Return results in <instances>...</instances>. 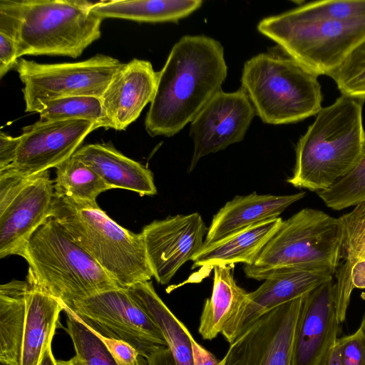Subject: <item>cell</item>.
Listing matches in <instances>:
<instances>
[{
  "mask_svg": "<svg viewBox=\"0 0 365 365\" xmlns=\"http://www.w3.org/2000/svg\"><path fill=\"white\" fill-rule=\"evenodd\" d=\"M63 306L94 333L130 344L145 359L167 346L160 328L126 289L106 290Z\"/></svg>",
  "mask_w": 365,
  "mask_h": 365,
  "instance_id": "cell-11",
  "label": "cell"
},
{
  "mask_svg": "<svg viewBox=\"0 0 365 365\" xmlns=\"http://www.w3.org/2000/svg\"><path fill=\"white\" fill-rule=\"evenodd\" d=\"M255 114L242 88L235 92H217L191 122L194 150L189 172L202 157L242 141Z\"/></svg>",
  "mask_w": 365,
  "mask_h": 365,
  "instance_id": "cell-16",
  "label": "cell"
},
{
  "mask_svg": "<svg viewBox=\"0 0 365 365\" xmlns=\"http://www.w3.org/2000/svg\"><path fill=\"white\" fill-rule=\"evenodd\" d=\"M364 103L341 94L322 108L296 145L295 165L288 183L318 192L355 168L365 151Z\"/></svg>",
  "mask_w": 365,
  "mask_h": 365,
  "instance_id": "cell-2",
  "label": "cell"
},
{
  "mask_svg": "<svg viewBox=\"0 0 365 365\" xmlns=\"http://www.w3.org/2000/svg\"><path fill=\"white\" fill-rule=\"evenodd\" d=\"M257 29L318 76H329L365 40V20L316 14L304 4L263 19Z\"/></svg>",
  "mask_w": 365,
  "mask_h": 365,
  "instance_id": "cell-5",
  "label": "cell"
},
{
  "mask_svg": "<svg viewBox=\"0 0 365 365\" xmlns=\"http://www.w3.org/2000/svg\"><path fill=\"white\" fill-rule=\"evenodd\" d=\"M328 269H292L272 276L254 292H248L245 307L221 334L232 343L259 317L273 309L305 296L332 278Z\"/></svg>",
  "mask_w": 365,
  "mask_h": 365,
  "instance_id": "cell-18",
  "label": "cell"
},
{
  "mask_svg": "<svg viewBox=\"0 0 365 365\" xmlns=\"http://www.w3.org/2000/svg\"><path fill=\"white\" fill-rule=\"evenodd\" d=\"M63 311L61 302L28 272L25 281L0 286V361L4 365H37L52 343Z\"/></svg>",
  "mask_w": 365,
  "mask_h": 365,
  "instance_id": "cell-8",
  "label": "cell"
},
{
  "mask_svg": "<svg viewBox=\"0 0 365 365\" xmlns=\"http://www.w3.org/2000/svg\"><path fill=\"white\" fill-rule=\"evenodd\" d=\"M207 230L198 212L154 220L143 228L148 264L159 284L169 283L185 262L192 260L203 246Z\"/></svg>",
  "mask_w": 365,
  "mask_h": 365,
  "instance_id": "cell-14",
  "label": "cell"
},
{
  "mask_svg": "<svg viewBox=\"0 0 365 365\" xmlns=\"http://www.w3.org/2000/svg\"><path fill=\"white\" fill-rule=\"evenodd\" d=\"M96 334L103 343L112 356L120 364L148 365L146 359L142 357L130 344L120 339Z\"/></svg>",
  "mask_w": 365,
  "mask_h": 365,
  "instance_id": "cell-33",
  "label": "cell"
},
{
  "mask_svg": "<svg viewBox=\"0 0 365 365\" xmlns=\"http://www.w3.org/2000/svg\"><path fill=\"white\" fill-rule=\"evenodd\" d=\"M304 297L283 304L256 320L230 344L222 359V365H291Z\"/></svg>",
  "mask_w": 365,
  "mask_h": 365,
  "instance_id": "cell-13",
  "label": "cell"
},
{
  "mask_svg": "<svg viewBox=\"0 0 365 365\" xmlns=\"http://www.w3.org/2000/svg\"><path fill=\"white\" fill-rule=\"evenodd\" d=\"M37 365H58L52 351V343L46 347Z\"/></svg>",
  "mask_w": 365,
  "mask_h": 365,
  "instance_id": "cell-38",
  "label": "cell"
},
{
  "mask_svg": "<svg viewBox=\"0 0 365 365\" xmlns=\"http://www.w3.org/2000/svg\"><path fill=\"white\" fill-rule=\"evenodd\" d=\"M2 365H4V364H2Z\"/></svg>",
  "mask_w": 365,
  "mask_h": 365,
  "instance_id": "cell-42",
  "label": "cell"
},
{
  "mask_svg": "<svg viewBox=\"0 0 365 365\" xmlns=\"http://www.w3.org/2000/svg\"><path fill=\"white\" fill-rule=\"evenodd\" d=\"M227 73L219 41L203 35L182 37L158 72L145 120L148 133L171 137L180 131L221 90Z\"/></svg>",
  "mask_w": 365,
  "mask_h": 365,
  "instance_id": "cell-1",
  "label": "cell"
},
{
  "mask_svg": "<svg viewBox=\"0 0 365 365\" xmlns=\"http://www.w3.org/2000/svg\"><path fill=\"white\" fill-rule=\"evenodd\" d=\"M317 195L327 207L334 210L356 206L365 201V151L351 172Z\"/></svg>",
  "mask_w": 365,
  "mask_h": 365,
  "instance_id": "cell-30",
  "label": "cell"
},
{
  "mask_svg": "<svg viewBox=\"0 0 365 365\" xmlns=\"http://www.w3.org/2000/svg\"><path fill=\"white\" fill-rule=\"evenodd\" d=\"M39 120H85L108 129L101 98L68 96L48 102L38 111Z\"/></svg>",
  "mask_w": 365,
  "mask_h": 365,
  "instance_id": "cell-27",
  "label": "cell"
},
{
  "mask_svg": "<svg viewBox=\"0 0 365 365\" xmlns=\"http://www.w3.org/2000/svg\"><path fill=\"white\" fill-rule=\"evenodd\" d=\"M341 95L365 101V40L330 76Z\"/></svg>",
  "mask_w": 365,
  "mask_h": 365,
  "instance_id": "cell-31",
  "label": "cell"
},
{
  "mask_svg": "<svg viewBox=\"0 0 365 365\" xmlns=\"http://www.w3.org/2000/svg\"><path fill=\"white\" fill-rule=\"evenodd\" d=\"M202 3L201 0H109L96 1L92 11L102 19L177 22L197 10Z\"/></svg>",
  "mask_w": 365,
  "mask_h": 365,
  "instance_id": "cell-25",
  "label": "cell"
},
{
  "mask_svg": "<svg viewBox=\"0 0 365 365\" xmlns=\"http://www.w3.org/2000/svg\"><path fill=\"white\" fill-rule=\"evenodd\" d=\"M242 88L255 113L268 124L297 123L322 109L318 76L286 53H260L243 66Z\"/></svg>",
  "mask_w": 365,
  "mask_h": 365,
  "instance_id": "cell-6",
  "label": "cell"
},
{
  "mask_svg": "<svg viewBox=\"0 0 365 365\" xmlns=\"http://www.w3.org/2000/svg\"><path fill=\"white\" fill-rule=\"evenodd\" d=\"M351 282L354 288L365 289V259L359 260L354 264Z\"/></svg>",
  "mask_w": 365,
  "mask_h": 365,
  "instance_id": "cell-37",
  "label": "cell"
},
{
  "mask_svg": "<svg viewBox=\"0 0 365 365\" xmlns=\"http://www.w3.org/2000/svg\"><path fill=\"white\" fill-rule=\"evenodd\" d=\"M282 219H271L235 232L218 241L203 245L192 259V269L255 262L280 227Z\"/></svg>",
  "mask_w": 365,
  "mask_h": 365,
  "instance_id": "cell-22",
  "label": "cell"
},
{
  "mask_svg": "<svg viewBox=\"0 0 365 365\" xmlns=\"http://www.w3.org/2000/svg\"><path fill=\"white\" fill-rule=\"evenodd\" d=\"M55 193L75 202L97 205V197L111 188L87 165L72 156L56 168Z\"/></svg>",
  "mask_w": 365,
  "mask_h": 365,
  "instance_id": "cell-26",
  "label": "cell"
},
{
  "mask_svg": "<svg viewBox=\"0 0 365 365\" xmlns=\"http://www.w3.org/2000/svg\"><path fill=\"white\" fill-rule=\"evenodd\" d=\"M98 128L85 120H38L23 128L16 159L9 168L26 177L56 168L71 158L86 136Z\"/></svg>",
  "mask_w": 365,
  "mask_h": 365,
  "instance_id": "cell-15",
  "label": "cell"
},
{
  "mask_svg": "<svg viewBox=\"0 0 365 365\" xmlns=\"http://www.w3.org/2000/svg\"><path fill=\"white\" fill-rule=\"evenodd\" d=\"M234 265L215 267L212 294L205 299L200 317L198 332L205 340H212L239 314L248 292L236 282Z\"/></svg>",
  "mask_w": 365,
  "mask_h": 365,
  "instance_id": "cell-23",
  "label": "cell"
},
{
  "mask_svg": "<svg viewBox=\"0 0 365 365\" xmlns=\"http://www.w3.org/2000/svg\"><path fill=\"white\" fill-rule=\"evenodd\" d=\"M339 324L332 277L304 297L291 365H322L336 344Z\"/></svg>",
  "mask_w": 365,
  "mask_h": 365,
  "instance_id": "cell-17",
  "label": "cell"
},
{
  "mask_svg": "<svg viewBox=\"0 0 365 365\" xmlns=\"http://www.w3.org/2000/svg\"><path fill=\"white\" fill-rule=\"evenodd\" d=\"M359 328L361 329V331L365 334V312H364V314L363 316V318H362V320H361V325H360Z\"/></svg>",
  "mask_w": 365,
  "mask_h": 365,
  "instance_id": "cell-41",
  "label": "cell"
},
{
  "mask_svg": "<svg viewBox=\"0 0 365 365\" xmlns=\"http://www.w3.org/2000/svg\"><path fill=\"white\" fill-rule=\"evenodd\" d=\"M304 192L292 195H258L255 192L235 196L213 216L203 245L218 241L235 232L271 219L279 217L289 205L305 196Z\"/></svg>",
  "mask_w": 365,
  "mask_h": 365,
  "instance_id": "cell-20",
  "label": "cell"
},
{
  "mask_svg": "<svg viewBox=\"0 0 365 365\" xmlns=\"http://www.w3.org/2000/svg\"><path fill=\"white\" fill-rule=\"evenodd\" d=\"M158 72L146 60L133 58L113 77L101 98L108 128L124 130L151 103Z\"/></svg>",
  "mask_w": 365,
  "mask_h": 365,
  "instance_id": "cell-19",
  "label": "cell"
},
{
  "mask_svg": "<svg viewBox=\"0 0 365 365\" xmlns=\"http://www.w3.org/2000/svg\"><path fill=\"white\" fill-rule=\"evenodd\" d=\"M322 365H341L336 345H335Z\"/></svg>",
  "mask_w": 365,
  "mask_h": 365,
  "instance_id": "cell-39",
  "label": "cell"
},
{
  "mask_svg": "<svg viewBox=\"0 0 365 365\" xmlns=\"http://www.w3.org/2000/svg\"><path fill=\"white\" fill-rule=\"evenodd\" d=\"M124 63L95 55L78 62L41 63L20 58L14 67L24 85L25 111L38 113L49 101L68 96L101 98Z\"/></svg>",
  "mask_w": 365,
  "mask_h": 365,
  "instance_id": "cell-10",
  "label": "cell"
},
{
  "mask_svg": "<svg viewBox=\"0 0 365 365\" xmlns=\"http://www.w3.org/2000/svg\"><path fill=\"white\" fill-rule=\"evenodd\" d=\"M19 256L41 289L63 305L120 288L51 216L32 234Z\"/></svg>",
  "mask_w": 365,
  "mask_h": 365,
  "instance_id": "cell-4",
  "label": "cell"
},
{
  "mask_svg": "<svg viewBox=\"0 0 365 365\" xmlns=\"http://www.w3.org/2000/svg\"><path fill=\"white\" fill-rule=\"evenodd\" d=\"M54 193L48 170L29 177L11 168L0 170V258L20 255L50 217Z\"/></svg>",
  "mask_w": 365,
  "mask_h": 365,
  "instance_id": "cell-12",
  "label": "cell"
},
{
  "mask_svg": "<svg viewBox=\"0 0 365 365\" xmlns=\"http://www.w3.org/2000/svg\"><path fill=\"white\" fill-rule=\"evenodd\" d=\"M339 219L343 226L341 257L344 262L337 267L336 272L351 278L354 264L365 259V201Z\"/></svg>",
  "mask_w": 365,
  "mask_h": 365,
  "instance_id": "cell-29",
  "label": "cell"
},
{
  "mask_svg": "<svg viewBox=\"0 0 365 365\" xmlns=\"http://www.w3.org/2000/svg\"><path fill=\"white\" fill-rule=\"evenodd\" d=\"M73 156L89 166L111 189H125L141 196L157 194L153 173L110 143L84 145Z\"/></svg>",
  "mask_w": 365,
  "mask_h": 365,
  "instance_id": "cell-21",
  "label": "cell"
},
{
  "mask_svg": "<svg viewBox=\"0 0 365 365\" xmlns=\"http://www.w3.org/2000/svg\"><path fill=\"white\" fill-rule=\"evenodd\" d=\"M50 216L110 275L120 289L153 277L140 233L116 223L98 205L54 193Z\"/></svg>",
  "mask_w": 365,
  "mask_h": 365,
  "instance_id": "cell-3",
  "label": "cell"
},
{
  "mask_svg": "<svg viewBox=\"0 0 365 365\" xmlns=\"http://www.w3.org/2000/svg\"><path fill=\"white\" fill-rule=\"evenodd\" d=\"M341 365H365V334L359 328L336 341Z\"/></svg>",
  "mask_w": 365,
  "mask_h": 365,
  "instance_id": "cell-32",
  "label": "cell"
},
{
  "mask_svg": "<svg viewBox=\"0 0 365 365\" xmlns=\"http://www.w3.org/2000/svg\"><path fill=\"white\" fill-rule=\"evenodd\" d=\"M146 361L148 365H175L170 351L167 346H161L156 349Z\"/></svg>",
  "mask_w": 365,
  "mask_h": 365,
  "instance_id": "cell-36",
  "label": "cell"
},
{
  "mask_svg": "<svg viewBox=\"0 0 365 365\" xmlns=\"http://www.w3.org/2000/svg\"><path fill=\"white\" fill-rule=\"evenodd\" d=\"M66 316V332L75 350L77 365H121L112 356L96 334L69 311Z\"/></svg>",
  "mask_w": 365,
  "mask_h": 365,
  "instance_id": "cell-28",
  "label": "cell"
},
{
  "mask_svg": "<svg viewBox=\"0 0 365 365\" xmlns=\"http://www.w3.org/2000/svg\"><path fill=\"white\" fill-rule=\"evenodd\" d=\"M58 365H77L74 357L66 361L60 360L58 361Z\"/></svg>",
  "mask_w": 365,
  "mask_h": 365,
  "instance_id": "cell-40",
  "label": "cell"
},
{
  "mask_svg": "<svg viewBox=\"0 0 365 365\" xmlns=\"http://www.w3.org/2000/svg\"><path fill=\"white\" fill-rule=\"evenodd\" d=\"M21 137H13L1 131L0 133V170L13 165L16 157Z\"/></svg>",
  "mask_w": 365,
  "mask_h": 365,
  "instance_id": "cell-34",
  "label": "cell"
},
{
  "mask_svg": "<svg viewBox=\"0 0 365 365\" xmlns=\"http://www.w3.org/2000/svg\"><path fill=\"white\" fill-rule=\"evenodd\" d=\"M343 226L339 218L304 208L283 220L254 263L245 264L247 278L264 280L292 269L336 272L341 258Z\"/></svg>",
  "mask_w": 365,
  "mask_h": 365,
  "instance_id": "cell-7",
  "label": "cell"
},
{
  "mask_svg": "<svg viewBox=\"0 0 365 365\" xmlns=\"http://www.w3.org/2000/svg\"><path fill=\"white\" fill-rule=\"evenodd\" d=\"M126 290L161 330L175 365H193L192 334L158 296L152 282H140Z\"/></svg>",
  "mask_w": 365,
  "mask_h": 365,
  "instance_id": "cell-24",
  "label": "cell"
},
{
  "mask_svg": "<svg viewBox=\"0 0 365 365\" xmlns=\"http://www.w3.org/2000/svg\"><path fill=\"white\" fill-rule=\"evenodd\" d=\"M193 365H222V361L197 343L191 336Z\"/></svg>",
  "mask_w": 365,
  "mask_h": 365,
  "instance_id": "cell-35",
  "label": "cell"
},
{
  "mask_svg": "<svg viewBox=\"0 0 365 365\" xmlns=\"http://www.w3.org/2000/svg\"><path fill=\"white\" fill-rule=\"evenodd\" d=\"M96 2V1H95ZM86 0H21L19 56L76 58L101 35L103 19Z\"/></svg>",
  "mask_w": 365,
  "mask_h": 365,
  "instance_id": "cell-9",
  "label": "cell"
}]
</instances>
